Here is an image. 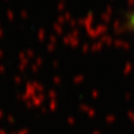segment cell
I'll return each mask as SVG.
<instances>
[{"mask_svg":"<svg viewBox=\"0 0 134 134\" xmlns=\"http://www.w3.org/2000/svg\"><path fill=\"white\" fill-rule=\"evenodd\" d=\"M131 22H132V25H133V27H134V15L132 16V19H131Z\"/></svg>","mask_w":134,"mask_h":134,"instance_id":"cell-1","label":"cell"}]
</instances>
